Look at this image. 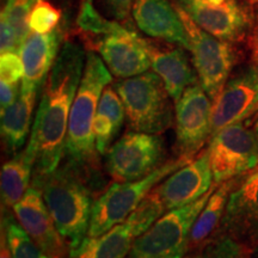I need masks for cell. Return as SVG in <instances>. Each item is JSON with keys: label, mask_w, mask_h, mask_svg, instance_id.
Returning a JSON list of instances; mask_svg holds the SVG:
<instances>
[{"label": "cell", "mask_w": 258, "mask_h": 258, "mask_svg": "<svg viewBox=\"0 0 258 258\" xmlns=\"http://www.w3.org/2000/svg\"><path fill=\"white\" fill-rule=\"evenodd\" d=\"M38 90L22 82L16 101L2 111L3 145L10 153H18L30 133L32 114Z\"/></svg>", "instance_id": "obj_21"}, {"label": "cell", "mask_w": 258, "mask_h": 258, "mask_svg": "<svg viewBox=\"0 0 258 258\" xmlns=\"http://www.w3.org/2000/svg\"><path fill=\"white\" fill-rule=\"evenodd\" d=\"M125 118L123 102L116 90L106 86L99 99L93 122V133L98 154H105L117 137Z\"/></svg>", "instance_id": "obj_22"}, {"label": "cell", "mask_w": 258, "mask_h": 258, "mask_svg": "<svg viewBox=\"0 0 258 258\" xmlns=\"http://www.w3.org/2000/svg\"><path fill=\"white\" fill-rule=\"evenodd\" d=\"M208 152L215 184L233 179L257 166L256 132L246 128L241 122L227 125L212 135Z\"/></svg>", "instance_id": "obj_9"}, {"label": "cell", "mask_w": 258, "mask_h": 258, "mask_svg": "<svg viewBox=\"0 0 258 258\" xmlns=\"http://www.w3.org/2000/svg\"><path fill=\"white\" fill-rule=\"evenodd\" d=\"M151 61V67L163 80L175 104L190 85L196 84V76L183 48H170L143 38Z\"/></svg>", "instance_id": "obj_18"}, {"label": "cell", "mask_w": 258, "mask_h": 258, "mask_svg": "<svg viewBox=\"0 0 258 258\" xmlns=\"http://www.w3.org/2000/svg\"><path fill=\"white\" fill-rule=\"evenodd\" d=\"M0 77L2 82L18 84L24 77V66L17 53H3L0 57Z\"/></svg>", "instance_id": "obj_29"}, {"label": "cell", "mask_w": 258, "mask_h": 258, "mask_svg": "<svg viewBox=\"0 0 258 258\" xmlns=\"http://www.w3.org/2000/svg\"><path fill=\"white\" fill-rule=\"evenodd\" d=\"M215 258H244L243 249L238 241L225 235V238L219 241L217 249L214 251Z\"/></svg>", "instance_id": "obj_31"}, {"label": "cell", "mask_w": 258, "mask_h": 258, "mask_svg": "<svg viewBox=\"0 0 258 258\" xmlns=\"http://www.w3.org/2000/svg\"><path fill=\"white\" fill-rule=\"evenodd\" d=\"M131 131L161 134L172 124L171 96L156 72H145L115 83Z\"/></svg>", "instance_id": "obj_4"}, {"label": "cell", "mask_w": 258, "mask_h": 258, "mask_svg": "<svg viewBox=\"0 0 258 258\" xmlns=\"http://www.w3.org/2000/svg\"><path fill=\"white\" fill-rule=\"evenodd\" d=\"M191 160L184 157L175 158L164 163L144 178L132 182H116L109 186L93 202L88 237H98L123 222L151 190Z\"/></svg>", "instance_id": "obj_5"}, {"label": "cell", "mask_w": 258, "mask_h": 258, "mask_svg": "<svg viewBox=\"0 0 258 258\" xmlns=\"http://www.w3.org/2000/svg\"><path fill=\"white\" fill-rule=\"evenodd\" d=\"M35 160L27 147L19 151L2 167V203L3 207L12 208L21 201L29 189Z\"/></svg>", "instance_id": "obj_24"}, {"label": "cell", "mask_w": 258, "mask_h": 258, "mask_svg": "<svg viewBox=\"0 0 258 258\" xmlns=\"http://www.w3.org/2000/svg\"><path fill=\"white\" fill-rule=\"evenodd\" d=\"M78 25L83 31L88 32L90 35L102 36V35L109 34L117 25V22L108 21L102 17L93 6L92 0H85L83 3L82 10H80Z\"/></svg>", "instance_id": "obj_28"}, {"label": "cell", "mask_w": 258, "mask_h": 258, "mask_svg": "<svg viewBox=\"0 0 258 258\" xmlns=\"http://www.w3.org/2000/svg\"><path fill=\"white\" fill-rule=\"evenodd\" d=\"M258 110V71L245 66L219 92L212 105V135L241 121ZM211 135V137H212Z\"/></svg>", "instance_id": "obj_11"}, {"label": "cell", "mask_w": 258, "mask_h": 258, "mask_svg": "<svg viewBox=\"0 0 258 258\" xmlns=\"http://www.w3.org/2000/svg\"><path fill=\"white\" fill-rule=\"evenodd\" d=\"M95 47L106 67L117 78H132L147 72L151 67L143 37L118 23L109 34L98 36Z\"/></svg>", "instance_id": "obj_14"}, {"label": "cell", "mask_w": 258, "mask_h": 258, "mask_svg": "<svg viewBox=\"0 0 258 258\" xmlns=\"http://www.w3.org/2000/svg\"><path fill=\"white\" fill-rule=\"evenodd\" d=\"M0 38H2V54L3 53H17L21 50L22 42L16 34L15 29L4 17H2L0 24Z\"/></svg>", "instance_id": "obj_30"}, {"label": "cell", "mask_w": 258, "mask_h": 258, "mask_svg": "<svg viewBox=\"0 0 258 258\" xmlns=\"http://www.w3.org/2000/svg\"><path fill=\"white\" fill-rule=\"evenodd\" d=\"M146 230L129 215L123 222L114 226L98 237H88L71 249L70 258H127L138 237Z\"/></svg>", "instance_id": "obj_20"}, {"label": "cell", "mask_w": 258, "mask_h": 258, "mask_svg": "<svg viewBox=\"0 0 258 258\" xmlns=\"http://www.w3.org/2000/svg\"><path fill=\"white\" fill-rule=\"evenodd\" d=\"M127 258H129V257H128V256H127Z\"/></svg>", "instance_id": "obj_38"}, {"label": "cell", "mask_w": 258, "mask_h": 258, "mask_svg": "<svg viewBox=\"0 0 258 258\" xmlns=\"http://www.w3.org/2000/svg\"><path fill=\"white\" fill-rule=\"evenodd\" d=\"M222 228L238 243H251L258 238V170L232 189L226 206Z\"/></svg>", "instance_id": "obj_16"}, {"label": "cell", "mask_w": 258, "mask_h": 258, "mask_svg": "<svg viewBox=\"0 0 258 258\" xmlns=\"http://www.w3.org/2000/svg\"><path fill=\"white\" fill-rule=\"evenodd\" d=\"M175 3L194 23L220 40H239L251 25L249 10L238 0H225L221 4L209 0H175Z\"/></svg>", "instance_id": "obj_12"}, {"label": "cell", "mask_w": 258, "mask_h": 258, "mask_svg": "<svg viewBox=\"0 0 258 258\" xmlns=\"http://www.w3.org/2000/svg\"><path fill=\"white\" fill-rule=\"evenodd\" d=\"M132 15L139 29L148 36L190 48L189 34L178 10L167 0H135Z\"/></svg>", "instance_id": "obj_17"}, {"label": "cell", "mask_w": 258, "mask_h": 258, "mask_svg": "<svg viewBox=\"0 0 258 258\" xmlns=\"http://www.w3.org/2000/svg\"><path fill=\"white\" fill-rule=\"evenodd\" d=\"M111 83V74L104 61L93 51L86 54V62L78 91L71 109L64 141L66 164L88 182L98 167V152L93 122L103 91Z\"/></svg>", "instance_id": "obj_2"}, {"label": "cell", "mask_w": 258, "mask_h": 258, "mask_svg": "<svg viewBox=\"0 0 258 258\" xmlns=\"http://www.w3.org/2000/svg\"><path fill=\"white\" fill-rule=\"evenodd\" d=\"M37 0H8L2 11V17L15 29L22 44L31 31L29 27V16Z\"/></svg>", "instance_id": "obj_25"}, {"label": "cell", "mask_w": 258, "mask_h": 258, "mask_svg": "<svg viewBox=\"0 0 258 258\" xmlns=\"http://www.w3.org/2000/svg\"><path fill=\"white\" fill-rule=\"evenodd\" d=\"M254 132H256L257 138H258V120H257V122H256V125H254Z\"/></svg>", "instance_id": "obj_37"}, {"label": "cell", "mask_w": 258, "mask_h": 258, "mask_svg": "<svg viewBox=\"0 0 258 258\" xmlns=\"http://www.w3.org/2000/svg\"><path fill=\"white\" fill-rule=\"evenodd\" d=\"M212 99L198 83L176 103V150L178 157L194 159L212 135Z\"/></svg>", "instance_id": "obj_10"}, {"label": "cell", "mask_w": 258, "mask_h": 258, "mask_svg": "<svg viewBox=\"0 0 258 258\" xmlns=\"http://www.w3.org/2000/svg\"><path fill=\"white\" fill-rule=\"evenodd\" d=\"M21 86L18 84H10L0 80V108L2 111L8 109L18 97Z\"/></svg>", "instance_id": "obj_33"}, {"label": "cell", "mask_w": 258, "mask_h": 258, "mask_svg": "<svg viewBox=\"0 0 258 258\" xmlns=\"http://www.w3.org/2000/svg\"><path fill=\"white\" fill-rule=\"evenodd\" d=\"M165 150L157 134L127 132L106 152V170L115 182L144 178L164 164Z\"/></svg>", "instance_id": "obj_8"}, {"label": "cell", "mask_w": 258, "mask_h": 258, "mask_svg": "<svg viewBox=\"0 0 258 258\" xmlns=\"http://www.w3.org/2000/svg\"><path fill=\"white\" fill-rule=\"evenodd\" d=\"M213 172L208 148L163 180L154 190L165 212L198 201L212 189Z\"/></svg>", "instance_id": "obj_13"}, {"label": "cell", "mask_w": 258, "mask_h": 258, "mask_svg": "<svg viewBox=\"0 0 258 258\" xmlns=\"http://www.w3.org/2000/svg\"><path fill=\"white\" fill-rule=\"evenodd\" d=\"M105 9L116 19H127L135 0H102Z\"/></svg>", "instance_id": "obj_32"}, {"label": "cell", "mask_w": 258, "mask_h": 258, "mask_svg": "<svg viewBox=\"0 0 258 258\" xmlns=\"http://www.w3.org/2000/svg\"><path fill=\"white\" fill-rule=\"evenodd\" d=\"M250 47H251V51H252L253 66L256 67L258 71V15H257L256 21H254L252 32H251Z\"/></svg>", "instance_id": "obj_34"}, {"label": "cell", "mask_w": 258, "mask_h": 258, "mask_svg": "<svg viewBox=\"0 0 258 258\" xmlns=\"http://www.w3.org/2000/svg\"><path fill=\"white\" fill-rule=\"evenodd\" d=\"M61 40L62 30L60 27L47 34L30 31L19 50L24 66L22 82L36 90L40 89L59 55Z\"/></svg>", "instance_id": "obj_19"}, {"label": "cell", "mask_w": 258, "mask_h": 258, "mask_svg": "<svg viewBox=\"0 0 258 258\" xmlns=\"http://www.w3.org/2000/svg\"><path fill=\"white\" fill-rule=\"evenodd\" d=\"M19 225L49 258H64L66 245L48 211L41 190L32 185L14 207Z\"/></svg>", "instance_id": "obj_15"}, {"label": "cell", "mask_w": 258, "mask_h": 258, "mask_svg": "<svg viewBox=\"0 0 258 258\" xmlns=\"http://www.w3.org/2000/svg\"><path fill=\"white\" fill-rule=\"evenodd\" d=\"M215 185L198 201L163 214L137 238L129 258H183L188 253L190 232Z\"/></svg>", "instance_id": "obj_6"}, {"label": "cell", "mask_w": 258, "mask_h": 258, "mask_svg": "<svg viewBox=\"0 0 258 258\" xmlns=\"http://www.w3.org/2000/svg\"><path fill=\"white\" fill-rule=\"evenodd\" d=\"M88 180L67 164L53 172L34 177L57 231L76 249L88 235L92 214V195Z\"/></svg>", "instance_id": "obj_3"}, {"label": "cell", "mask_w": 258, "mask_h": 258, "mask_svg": "<svg viewBox=\"0 0 258 258\" xmlns=\"http://www.w3.org/2000/svg\"><path fill=\"white\" fill-rule=\"evenodd\" d=\"M86 55L76 42H66L48 74L38 105L28 152L35 160L36 175L53 172L60 166L64 152L71 109L84 69Z\"/></svg>", "instance_id": "obj_1"}, {"label": "cell", "mask_w": 258, "mask_h": 258, "mask_svg": "<svg viewBox=\"0 0 258 258\" xmlns=\"http://www.w3.org/2000/svg\"><path fill=\"white\" fill-rule=\"evenodd\" d=\"M234 186V180H226L212 192L211 198L194 224L188 241V253L203 249L211 235L224 218L228 198Z\"/></svg>", "instance_id": "obj_23"}, {"label": "cell", "mask_w": 258, "mask_h": 258, "mask_svg": "<svg viewBox=\"0 0 258 258\" xmlns=\"http://www.w3.org/2000/svg\"><path fill=\"white\" fill-rule=\"evenodd\" d=\"M0 258H14L10 249V245L6 237V230H4V226L2 225V240H0Z\"/></svg>", "instance_id": "obj_35"}, {"label": "cell", "mask_w": 258, "mask_h": 258, "mask_svg": "<svg viewBox=\"0 0 258 258\" xmlns=\"http://www.w3.org/2000/svg\"><path fill=\"white\" fill-rule=\"evenodd\" d=\"M177 10L189 34V50L200 83L209 98L214 101L230 78L234 63L233 48L230 42L213 36L194 23L184 11Z\"/></svg>", "instance_id": "obj_7"}, {"label": "cell", "mask_w": 258, "mask_h": 258, "mask_svg": "<svg viewBox=\"0 0 258 258\" xmlns=\"http://www.w3.org/2000/svg\"><path fill=\"white\" fill-rule=\"evenodd\" d=\"M61 11L47 0H37L29 16V27L32 31L47 34L60 23Z\"/></svg>", "instance_id": "obj_27"}, {"label": "cell", "mask_w": 258, "mask_h": 258, "mask_svg": "<svg viewBox=\"0 0 258 258\" xmlns=\"http://www.w3.org/2000/svg\"><path fill=\"white\" fill-rule=\"evenodd\" d=\"M183 258H215V257H213L211 253L207 252V251L200 250V251H195V252L186 253Z\"/></svg>", "instance_id": "obj_36"}, {"label": "cell", "mask_w": 258, "mask_h": 258, "mask_svg": "<svg viewBox=\"0 0 258 258\" xmlns=\"http://www.w3.org/2000/svg\"><path fill=\"white\" fill-rule=\"evenodd\" d=\"M6 237L14 258H49L42 252L17 222L10 221L6 224Z\"/></svg>", "instance_id": "obj_26"}]
</instances>
